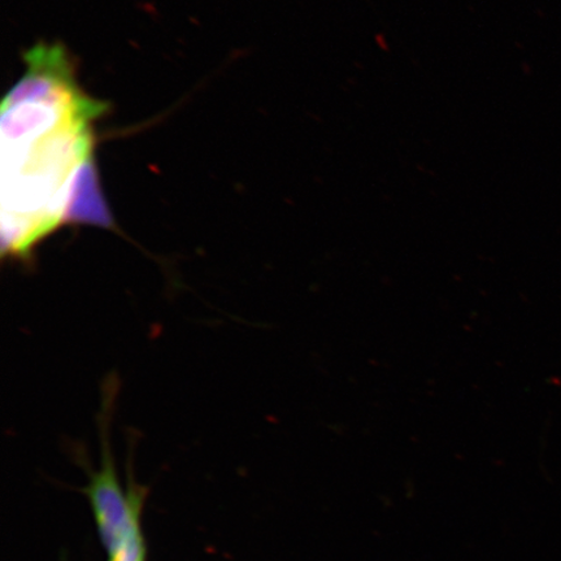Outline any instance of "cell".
Returning <instances> with one entry per match:
<instances>
[{
	"mask_svg": "<svg viewBox=\"0 0 561 561\" xmlns=\"http://www.w3.org/2000/svg\"><path fill=\"white\" fill-rule=\"evenodd\" d=\"M2 108L3 234L13 254L68 220L90 171L103 103L83 93L60 45H38Z\"/></svg>",
	"mask_w": 561,
	"mask_h": 561,
	"instance_id": "cell-1",
	"label": "cell"
},
{
	"mask_svg": "<svg viewBox=\"0 0 561 561\" xmlns=\"http://www.w3.org/2000/svg\"><path fill=\"white\" fill-rule=\"evenodd\" d=\"M108 412L104 407L102 416L103 465L100 472L91 479L88 494L96 516L98 526L103 542L114 556L121 550L133 533L138 530V497L133 495L126 500L121 485H118L114 465H112L107 444Z\"/></svg>",
	"mask_w": 561,
	"mask_h": 561,
	"instance_id": "cell-2",
	"label": "cell"
},
{
	"mask_svg": "<svg viewBox=\"0 0 561 561\" xmlns=\"http://www.w3.org/2000/svg\"><path fill=\"white\" fill-rule=\"evenodd\" d=\"M111 561H145V546L139 529L126 539L122 549L112 556Z\"/></svg>",
	"mask_w": 561,
	"mask_h": 561,
	"instance_id": "cell-3",
	"label": "cell"
}]
</instances>
